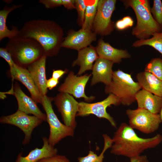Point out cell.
<instances>
[{
    "label": "cell",
    "instance_id": "5",
    "mask_svg": "<svg viewBox=\"0 0 162 162\" xmlns=\"http://www.w3.org/2000/svg\"><path fill=\"white\" fill-rule=\"evenodd\" d=\"M141 89L138 82L133 80L131 74L118 69L113 71L112 81L106 86L105 92L116 96L121 104L129 106L136 101L135 95Z\"/></svg>",
    "mask_w": 162,
    "mask_h": 162
},
{
    "label": "cell",
    "instance_id": "33",
    "mask_svg": "<svg viewBox=\"0 0 162 162\" xmlns=\"http://www.w3.org/2000/svg\"><path fill=\"white\" fill-rule=\"evenodd\" d=\"M39 3L47 8H51L62 5V0H40Z\"/></svg>",
    "mask_w": 162,
    "mask_h": 162
},
{
    "label": "cell",
    "instance_id": "17",
    "mask_svg": "<svg viewBox=\"0 0 162 162\" xmlns=\"http://www.w3.org/2000/svg\"><path fill=\"white\" fill-rule=\"evenodd\" d=\"M95 47L99 58L110 61L114 63H119L122 59L131 57L130 55L126 50L115 48L108 43L105 42L103 38L98 40Z\"/></svg>",
    "mask_w": 162,
    "mask_h": 162
},
{
    "label": "cell",
    "instance_id": "28",
    "mask_svg": "<svg viewBox=\"0 0 162 162\" xmlns=\"http://www.w3.org/2000/svg\"><path fill=\"white\" fill-rule=\"evenodd\" d=\"M152 15L156 22L162 27V2L160 0H154L150 8Z\"/></svg>",
    "mask_w": 162,
    "mask_h": 162
},
{
    "label": "cell",
    "instance_id": "16",
    "mask_svg": "<svg viewBox=\"0 0 162 162\" xmlns=\"http://www.w3.org/2000/svg\"><path fill=\"white\" fill-rule=\"evenodd\" d=\"M114 63L110 61L99 58L94 64L91 85L93 86L99 82L106 86L111 82L113 71L112 67Z\"/></svg>",
    "mask_w": 162,
    "mask_h": 162
},
{
    "label": "cell",
    "instance_id": "3",
    "mask_svg": "<svg viewBox=\"0 0 162 162\" xmlns=\"http://www.w3.org/2000/svg\"><path fill=\"white\" fill-rule=\"evenodd\" d=\"M122 2L126 8L131 7L135 13L137 22L132 34L139 39L150 38L155 32H162V27L154 19L150 11L149 1L125 0Z\"/></svg>",
    "mask_w": 162,
    "mask_h": 162
},
{
    "label": "cell",
    "instance_id": "31",
    "mask_svg": "<svg viewBox=\"0 0 162 162\" xmlns=\"http://www.w3.org/2000/svg\"><path fill=\"white\" fill-rule=\"evenodd\" d=\"M0 56L8 63L10 67V70L12 69L15 63L11 54L5 47H0Z\"/></svg>",
    "mask_w": 162,
    "mask_h": 162
},
{
    "label": "cell",
    "instance_id": "7",
    "mask_svg": "<svg viewBox=\"0 0 162 162\" xmlns=\"http://www.w3.org/2000/svg\"><path fill=\"white\" fill-rule=\"evenodd\" d=\"M129 125L143 133L149 134L158 129L161 123L159 114L153 113L144 109L138 108L126 111Z\"/></svg>",
    "mask_w": 162,
    "mask_h": 162
},
{
    "label": "cell",
    "instance_id": "26",
    "mask_svg": "<svg viewBox=\"0 0 162 162\" xmlns=\"http://www.w3.org/2000/svg\"><path fill=\"white\" fill-rule=\"evenodd\" d=\"M152 37L148 39H139L136 40L132 46L135 47L148 45L151 46L162 55V32L154 33Z\"/></svg>",
    "mask_w": 162,
    "mask_h": 162
},
{
    "label": "cell",
    "instance_id": "22",
    "mask_svg": "<svg viewBox=\"0 0 162 162\" xmlns=\"http://www.w3.org/2000/svg\"><path fill=\"white\" fill-rule=\"evenodd\" d=\"M136 78L142 89L162 97V80L145 71L138 73Z\"/></svg>",
    "mask_w": 162,
    "mask_h": 162
},
{
    "label": "cell",
    "instance_id": "27",
    "mask_svg": "<svg viewBox=\"0 0 162 162\" xmlns=\"http://www.w3.org/2000/svg\"><path fill=\"white\" fill-rule=\"evenodd\" d=\"M145 71L151 73L162 81V58H152L146 65Z\"/></svg>",
    "mask_w": 162,
    "mask_h": 162
},
{
    "label": "cell",
    "instance_id": "29",
    "mask_svg": "<svg viewBox=\"0 0 162 162\" xmlns=\"http://www.w3.org/2000/svg\"><path fill=\"white\" fill-rule=\"evenodd\" d=\"M86 7V0H75V9L76 10L78 14L77 22L78 25L81 27L84 22Z\"/></svg>",
    "mask_w": 162,
    "mask_h": 162
},
{
    "label": "cell",
    "instance_id": "32",
    "mask_svg": "<svg viewBox=\"0 0 162 162\" xmlns=\"http://www.w3.org/2000/svg\"><path fill=\"white\" fill-rule=\"evenodd\" d=\"M37 162H70L69 160L65 156L59 155L45 158Z\"/></svg>",
    "mask_w": 162,
    "mask_h": 162
},
{
    "label": "cell",
    "instance_id": "35",
    "mask_svg": "<svg viewBox=\"0 0 162 162\" xmlns=\"http://www.w3.org/2000/svg\"><path fill=\"white\" fill-rule=\"evenodd\" d=\"M68 72V70L65 69L64 70L59 69L53 70L52 71V77L55 79L59 80L60 78Z\"/></svg>",
    "mask_w": 162,
    "mask_h": 162
},
{
    "label": "cell",
    "instance_id": "30",
    "mask_svg": "<svg viewBox=\"0 0 162 162\" xmlns=\"http://www.w3.org/2000/svg\"><path fill=\"white\" fill-rule=\"evenodd\" d=\"M134 21L129 16L124 17L118 20L115 24V27L118 30H123L133 26Z\"/></svg>",
    "mask_w": 162,
    "mask_h": 162
},
{
    "label": "cell",
    "instance_id": "1",
    "mask_svg": "<svg viewBox=\"0 0 162 162\" xmlns=\"http://www.w3.org/2000/svg\"><path fill=\"white\" fill-rule=\"evenodd\" d=\"M62 28L53 21L33 20L26 22L19 37L33 39L43 47L47 57L57 55L64 38Z\"/></svg>",
    "mask_w": 162,
    "mask_h": 162
},
{
    "label": "cell",
    "instance_id": "15",
    "mask_svg": "<svg viewBox=\"0 0 162 162\" xmlns=\"http://www.w3.org/2000/svg\"><path fill=\"white\" fill-rule=\"evenodd\" d=\"M13 94L17 100L18 110L27 114H32L39 117L43 121H46V114L43 113L39 109L37 103L22 91L19 84L16 82L13 87Z\"/></svg>",
    "mask_w": 162,
    "mask_h": 162
},
{
    "label": "cell",
    "instance_id": "11",
    "mask_svg": "<svg viewBox=\"0 0 162 162\" xmlns=\"http://www.w3.org/2000/svg\"><path fill=\"white\" fill-rule=\"evenodd\" d=\"M91 75L86 74L77 76L73 71H70L64 82L58 87V90L60 92L69 94L76 98H84L86 102H92L95 97L93 96L88 97L85 92L86 85Z\"/></svg>",
    "mask_w": 162,
    "mask_h": 162
},
{
    "label": "cell",
    "instance_id": "18",
    "mask_svg": "<svg viewBox=\"0 0 162 162\" xmlns=\"http://www.w3.org/2000/svg\"><path fill=\"white\" fill-rule=\"evenodd\" d=\"M47 56L44 54L40 59L27 68L41 94L46 95L47 88L46 76V64Z\"/></svg>",
    "mask_w": 162,
    "mask_h": 162
},
{
    "label": "cell",
    "instance_id": "37",
    "mask_svg": "<svg viewBox=\"0 0 162 162\" xmlns=\"http://www.w3.org/2000/svg\"><path fill=\"white\" fill-rule=\"evenodd\" d=\"M130 159V162H149L146 156L145 155H140Z\"/></svg>",
    "mask_w": 162,
    "mask_h": 162
},
{
    "label": "cell",
    "instance_id": "36",
    "mask_svg": "<svg viewBox=\"0 0 162 162\" xmlns=\"http://www.w3.org/2000/svg\"><path fill=\"white\" fill-rule=\"evenodd\" d=\"M62 5L68 10L75 9V0H62Z\"/></svg>",
    "mask_w": 162,
    "mask_h": 162
},
{
    "label": "cell",
    "instance_id": "2",
    "mask_svg": "<svg viewBox=\"0 0 162 162\" xmlns=\"http://www.w3.org/2000/svg\"><path fill=\"white\" fill-rule=\"evenodd\" d=\"M112 139L111 153L130 158L158 146L162 142V135L158 134L150 138L140 137L129 124L123 122L115 132Z\"/></svg>",
    "mask_w": 162,
    "mask_h": 162
},
{
    "label": "cell",
    "instance_id": "20",
    "mask_svg": "<svg viewBox=\"0 0 162 162\" xmlns=\"http://www.w3.org/2000/svg\"><path fill=\"white\" fill-rule=\"evenodd\" d=\"M42 139L43 145L41 148H35L25 156H22V153H20L17 156L15 162H37L44 158L57 154V149L49 144L48 139L44 137Z\"/></svg>",
    "mask_w": 162,
    "mask_h": 162
},
{
    "label": "cell",
    "instance_id": "13",
    "mask_svg": "<svg viewBox=\"0 0 162 162\" xmlns=\"http://www.w3.org/2000/svg\"><path fill=\"white\" fill-rule=\"evenodd\" d=\"M97 34L92 30L81 28L77 31L70 29L64 38L62 47L75 50L78 51L90 45L96 39Z\"/></svg>",
    "mask_w": 162,
    "mask_h": 162
},
{
    "label": "cell",
    "instance_id": "14",
    "mask_svg": "<svg viewBox=\"0 0 162 162\" xmlns=\"http://www.w3.org/2000/svg\"><path fill=\"white\" fill-rule=\"evenodd\" d=\"M12 80H16L21 82L29 92L32 98L37 103L41 104L43 96L40 92L27 68L15 64L12 69L9 70Z\"/></svg>",
    "mask_w": 162,
    "mask_h": 162
},
{
    "label": "cell",
    "instance_id": "34",
    "mask_svg": "<svg viewBox=\"0 0 162 162\" xmlns=\"http://www.w3.org/2000/svg\"><path fill=\"white\" fill-rule=\"evenodd\" d=\"M59 82V80L52 77L46 80V86L47 88L51 90L55 87Z\"/></svg>",
    "mask_w": 162,
    "mask_h": 162
},
{
    "label": "cell",
    "instance_id": "10",
    "mask_svg": "<svg viewBox=\"0 0 162 162\" xmlns=\"http://www.w3.org/2000/svg\"><path fill=\"white\" fill-rule=\"evenodd\" d=\"M43 121L38 117L29 115L18 110L13 114L3 116L0 118L1 123L14 125L22 131L25 135L23 145L29 143L33 130Z\"/></svg>",
    "mask_w": 162,
    "mask_h": 162
},
{
    "label": "cell",
    "instance_id": "6",
    "mask_svg": "<svg viewBox=\"0 0 162 162\" xmlns=\"http://www.w3.org/2000/svg\"><path fill=\"white\" fill-rule=\"evenodd\" d=\"M53 98L47 95L43 96L41 104L46 112V122L50 127V134L48 138L49 144L54 146L63 138L73 136L74 129L62 123L53 109L52 102Z\"/></svg>",
    "mask_w": 162,
    "mask_h": 162
},
{
    "label": "cell",
    "instance_id": "8",
    "mask_svg": "<svg viewBox=\"0 0 162 162\" xmlns=\"http://www.w3.org/2000/svg\"><path fill=\"white\" fill-rule=\"evenodd\" d=\"M116 2V0H98L92 29L97 34L107 35L113 31L115 24L111 18L115 9Z\"/></svg>",
    "mask_w": 162,
    "mask_h": 162
},
{
    "label": "cell",
    "instance_id": "19",
    "mask_svg": "<svg viewBox=\"0 0 162 162\" xmlns=\"http://www.w3.org/2000/svg\"><path fill=\"white\" fill-rule=\"evenodd\" d=\"M138 108L146 110L155 114H159L162 108V97L144 89L139 91L135 95Z\"/></svg>",
    "mask_w": 162,
    "mask_h": 162
},
{
    "label": "cell",
    "instance_id": "4",
    "mask_svg": "<svg viewBox=\"0 0 162 162\" xmlns=\"http://www.w3.org/2000/svg\"><path fill=\"white\" fill-rule=\"evenodd\" d=\"M5 48L15 64L26 68L45 54L41 45L30 38L17 37L9 39Z\"/></svg>",
    "mask_w": 162,
    "mask_h": 162
},
{
    "label": "cell",
    "instance_id": "24",
    "mask_svg": "<svg viewBox=\"0 0 162 162\" xmlns=\"http://www.w3.org/2000/svg\"><path fill=\"white\" fill-rule=\"evenodd\" d=\"M103 136L104 145L100 154L98 155L93 151L90 150L86 156L78 158V162H103L104 154L108 149L111 147L113 141V139L106 134H103Z\"/></svg>",
    "mask_w": 162,
    "mask_h": 162
},
{
    "label": "cell",
    "instance_id": "12",
    "mask_svg": "<svg viewBox=\"0 0 162 162\" xmlns=\"http://www.w3.org/2000/svg\"><path fill=\"white\" fill-rule=\"evenodd\" d=\"M55 105L60 113L64 124L74 129L76 126V116L79 103L69 94L60 92L53 98Z\"/></svg>",
    "mask_w": 162,
    "mask_h": 162
},
{
    "label": "cell",
    "instance_id": "38",
    "mask_svg": "<svg viewBox=\"0 0 162 162\" xmlns=\"http://www.w3.org/2000/svg\"><path fill=\"white\" fill-rule=\"evenodd\" d=\"M159 115L160 116L161 122L162 123V108L161 110L160 113H159Z\"/></svg>",
    "mask_w": 162,
    "mask_h": 162
},
{
    "label": "cell",
    "instance_id": "23",
    "mask_svg": "<svg viewBox=\"0 0 162 162\" xmlns=\"http://www.w3.org/2000/svg\"><path fill=\"white\" fill-rule=\"evenodd\" d=\"M22 6L21 5H14L12 6H5L0 11V41L5 38L10 39L19 37L20 30L16 26H12V29H9L6 25V20L8 14L15 9Z\"/></svg>",
    "mask_w": 162,
    "mask_h": 162
},
{
    "label": "cell",
    "instance_id": "9",
    "mask_svg": "<svg viewBox=\"0 0 162 162\" xmlns=\"http://www.w3.org/2000/svg\"><path fill=\"white\" fill-rule=\"evenodd\" d=\"M121 104L118 99L112 94L103 100L94 103H89L83 101L79 102L76 116H85L94 115L99 118L107 120L112 126L116 128V124L113 118L106 111L107 108L111 105L118 106Z\"/></svg>",
    "mask_w": 162,
    "mask_h": 162
},
{
    "label": "cell",
    "instance_id": "25",
    "mask_svg": "<svg viewBox=\"0 0 162 162\" xmlns=\"http://www.w3.org/2000/svg\"><path fill=\"white\" fill-rule=\"evenodd\" d=\"M86 7L84 22L81 28L92 30L96 14L98 0H86Z\"/></svg>",
    "mask_w": 162,
    "mask_h": 162
},
{
    "label": "cell",
    "instance_id": "21",
    "mask_svg": "<svg viewBox=\"0 0 162 162\" xmlns=\"http://www.w3.org/2000/svg\"><path fill=\"white\" fill-rule=\"evenodd\" d=\"M78 51L77 57L73 62L72 65L73 67L76 65L80 66L77 75L80 76L87 70H92L94 62L99 57L96 47L91 45Z\"/></svg>",
    "mask_w": 162,
    "mask_h": 162
}]
</instances>
